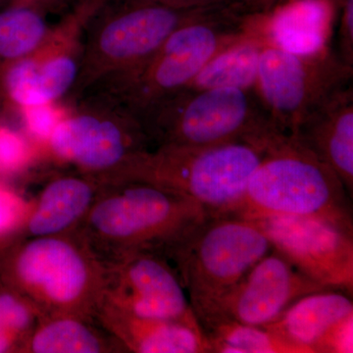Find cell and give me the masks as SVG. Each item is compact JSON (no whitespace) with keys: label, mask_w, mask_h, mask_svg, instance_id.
<instances>
[{"label":"cell","mask_w":353,"mask_h":353,"mask_svg":"<svg viewBox=\"0 0 353 353\" xmlns=\"http://www.w3.org/2000/svg\"><path fill=\"white\" fill-rule=\"evenodd\" d=\"M273 250L253 221L208 216L166 252L201 328L221 299Z\"/></svg>","instance_id":"obj_3"},{"label":"cell","mask_w":353,"mask_h":353,"mask_svg":"<svg viewBox=\"0 0 353 353\" xmlns=\"http://www.w3.org/2000/svg\"><path fill=\"white\" fill-rule=\"evenodd\" d=\"M32 150L24 137L10 128L0 127V172L12 173L24 168Z\"/></svg>","instance_id":"obj_25"},{"label":"cell","mask_w":353,"mask_h":353,"mask_svg":"<svg viewBox=\"0 0 353 353\" xmlns=\"http://www.w3.org/2000/svg\"><path fill=\"white\" fill-rule=\"evenodd\" d=\"M114 185L113 194L95 204L88 220L95 233L113 241L123 255L165 253L208 216L196 202L154 183L126 180Z\"/></svg>","instance_id":"obj_8"},{"label":"cell","mask_w":353,"mask_h":353,"mask_svg":"<svg viewBox=\"0 0 353 353\" xmlns=\"http://www.w3.org/2000/svg\"><path fill=\"white\" fill-rule=\"evenodd\" d=\"M152 145L266 143L275 132L254 90L183 88L138 115Z\"/></svg>","instance_id":"obj_4"},{"label":"cell","mask_w":353,"mask_h":353,"mask_svg":"<svg viewBox=\"0 0 353 353\" xmlns=\"http://www.w3.org/2000/svg\"><path fill=\"white\" fill-rule=\"evenodd\" d=\"M266 143L157 146L146 153L130 180L154 183L187 197L208 216L234 215L243 204L248 180L261 161Z\"/></svg>","instance_id":"obj_5"},{"label":"cell","mask_w":353,"mask_h":353,"mask_svg":"<svg viewBox=\"0 0 353 353\" xmlns=\"http://www.w3.org/2000/svg\"><path fill=\"white\" fill-rule=\"evenodd\" d=\"M13 343V336L6 333L0 332V352H6L10 348Z\"/></svg>","instance_id":"obj_32"},{"label":"cell","mask_w":353,"mask_h":353,"mask_svg":"<svg viewBox=\"0 0 353 353\" xmlns=\"http://www.w3.org/2000/svg\"><path fill=\"white\" fill-rule=\"evenodd\" d=\"M15 277L26 294L60 315L73 316L99 292V275L88 255L73 241L38 236L20 250Z\"/></svg>","instance_id":"obj_11"},{"label":"cell","mask_w":353,"mask_h":353,"mask_svg":"<svg viewBox=\"0 0 353 353\" xmlns=\"http://www.w3.org/2000/svg\"><path fill=\"white\" fill-rule=\"evenodd\" d=\"M211 352L299 353L264 327L222 320L204 331Z\"/></svg>","instance_id":"obj_23"},{"label":"cell","mask_w":353,"mask_h":353,"mask_svg":"<svg viewBox=\"0 0 353 353\" xmlns=\"http://www.w3.org/2000/svg\"><path fill=\"white\" fill-rule=\"evenodd\" d=\"M350 197L331 168L292 134L276 132L267 141L234 216L317 218L353 233Z\"/></svg>","instance_id":"obj_2"},{"label":"cell","mask_w":353,"mask_h":353,"mask_svg":"<svg viewBox=\"0 0 353 353\" xmlns=\"http://www.w3.org/2000/svg\"><path fill=\"white\" fill-rule=\"evenodd\" d=\"M325 290L329 289L306 277L273 248L221 299L202 330L222 320L265 327L297 299Z\"/></svg>","instance_id":"obj_13"},{"label":"cell","mask_w":353,"mask_h":353,"mask_svg":"<svg viewBox=\"0 0 353 353\" xmlns=\"http://www.w3.org/2000/svg\"><path fill=\"white\" fill-rule=\"evenodd\" d=\"M94 196V187L85 179L64 176L53 181L30 216V234L38 238L61 233L87 213Z\"/></svg>","instance_id":"obj_19"},{"label":"cell","mask_w":353,"mask_h":353,"mask_svg":"<svg viewBox=\"0 0 353 353\" xmlns=\"http://www.w3.org/2000/svg\"><path fill=\"white\" fill-rule=\"evenodd\" d=\"M34 322V311L12 294H0V332L14 336L27 331Z\"/></svg>","instance_id":"obj_26"},{"label":"cell","mask_w":353,"mask_h":353,"mask_svg":"<svg viewBox=\"0 0 353 353\" xmlns=\"http://www.w3.org/2000/svg\"><path fill=\"white\" fill-rule=\"evenodd\" d=\"M114 306L148 319L197 320L173 265L163 253L150 250L123 256L116 271Z\"/></svg>","instance_id":"obj_14"},{"label":"cell","mask_w":353,"mask_h":353,"mask_svg":"<svg viewBox=\"0 0 353 353\" xmlns=\"http://www.w3.org/2000/svg\"><path fill=\"white\" fill-rule=\"evenodd\" d=\"M220 7L105 0L85 29L80 73L72 92L79 99L85 92L119 87L150 61L172 32Z\"/></svg>","instance_id":"obj_1"},{"label":"cell","mask_w":353,"mask_h":353,"mask_svg":"<svg viewBox=\"0 0 353 353\" xmlns=\"http://www.w3.org/2000/svg\"><path fill=\"white\" fill-rule=\"evenodd\" d=\"M101 334L73 316L62 315L39 327L30 350L34 353H99L106 352Z\"/></svg>","instance_id":"obj_22"},{"label":"cell","mask_w":353,"mask_h":353,"mask_svg":"<svg viewBox=\"0 0 353 353\" xmlns=\"http://www.w3.org/2000/svg\"><path fill=\"white\" fill-rule=\"evenodd\" d=\"M24 117L26 127L34 138L48 143L51 134L63 120L68 109L54 103L38 104L20 108Z\"/></svg>","instance_id":"obj_24"},{"label":"cell","mask_w":353,"mask_h":353,"mask_svg":"<svg viewBox=\"0 0 353 353\" xmlns=\"http://www.w3.org/2000/svg\"><path fill=\"white\" fill-rule=\"evenodd\" d=\"M68 109L48 145L59 159L114 183L130 179L152 143L136 114L99 94Z\"/></svg>","instance_id":"obj_7"},{"label":"cell","mask_w":353,"mask_h":353,"mask_svg":"<svg viewBox=\"0 0 353 353\" xmlns=\"http://www.w3.org/2000/svg\"><path fill=\"white\" fill-rule=\"evenodd\" d=\"M248 14L239 4L220 7L181 26L138 73L112 90L97 92L139 114L183 90L206 64L230 46L250 38Z\"/></svg>","instance_id":"obj_6"},{"label":"cell","mask_w":353,"mask_h":353,"mask_svg":"<svg viewBox=\"0 0 353 353\" xmlns=\"http://www.w3.org/2000/svg\"><path fill=\"white\" fill-rule=\"evenodd\" d=\"M290 134L336 173L352 199V85L334 94Z\"/></svg>","instance_id":"obj_17"},{"label":"cell","mask_w":353,"mask_h":353,"mask_svg":"<svg viewBox=\"0 0 353 353\" xmlns=\"http://www.w3.org/2000/svg\"><path fill=\"white\" fill-rule=\"evenodd\" d=\"M43 11L11 6L0 12V61L4 65L26 57L43 43L51 28Z\"/></svg>","instance_id":"obj_21"},{"label":"cell","mask_w":353,"mask_h":353,"mask_svg":"<svg viewBox=\"0 0 353 353\" xmlns=\"http://www.w3.org/2000/svg\"><path fill=\"white\" fill-rule=\"evenodd\" d=\"M105 0H78L32 53L4 65L3 87L19 108L54 103L75 87L87 26Z\"/></svg>","instance_id":"obj_10"},{"label":"cell","mask_w":353,"mask_h":353,"mask_svg":"<svg viewBox=\"0 0 353 353\" xmlns=\"http://www.w3.org/2000/svg\"><path fill=\"white\" fill-rule=\"evenodd\" d=\"M339 1L285 0L266 12L248 14L265 44L303 54L328 48Z\"/></svg>","instance_id":"obj_15"},{"label":"cell","mask_w":353,"mask_h":353,"mask_svg":"<svg viewBox=\"0 0 353 353\" xmlns=\"http://www.w3.org/2000/svg\"><path fill=\"white\" fill-rule=\"evenodd\" d=\"M352 318V294L341 290H325L297 299L264 328L299 353H329L334 336Z\"/></svg>","instance_id":"obj_16"},{"label":"cell","mask_w":353,"mask_h":353,"mask_svg":"<svg viewBox=\"0 0 353 353\" xmlns=\"http://www.w3.org/2000/svg\"><path fill=\"white\" fill-rule=\"evenodd\" d=\"M11 6L32 7L43 12L60 10L67 4V0H11Z\"/></svg>","instance_id":"obj_30"},{"label":"cell","mask_w":353,"mask_h":353,"mask_svg":"<svg viewBox=\"0 0 353 353\" xmlns=\"http://www.w3.org/2000/svg\"><path fill=\"white\" fill-rule=\"evenodd\" d=\"M341 16L339 32V57L353 66V0H340Z\"/></svg>","instance_id":"obj_27"},{"label":"cell","mask_w":353,"mask_h":353,"mask_svg":"<svg viewBox=\"0 0 353 353\" xmlns=\"http://www.w3.org/2000/svg\"><path fill=\"white\" fill-rule=\"evenodd\" d=\"M264 44L259 38H250L230 46L213 57L185 88L254 90Z\"/></svg>","instance_id":"obj_20"},{"label":"cell","mask_w":353,"mask_h":353,"mask_svg":"<svg viewBox=\"0 0 353 353\" xmlns=\"http://www.w3.org/2000/svg\"><path fill=\"white\" fill-rule=\"evenodd\" d=\"M170 6L182 8H208L239 4L240 0H160Z\"/></svg>","instance_id":"obj_29"},{"label":"cell","mask_w":353,"mask_h":353,"mask_svg":"<svg viewBox=\"0 0 353 353\" xmlns=\"http://www.w3.org/2000/svg\"><path fill=\"white\" fill-rule=\"evenodd\" d=\"M353 66L325 48L294 53L264 44L254 90L272 124L292 134L336 92L352 85Z\"/></svg>","instance_id":"obj_9"},{"label":"cell","mask_w":353,"mask_h":353,"mask_svg":"<svg viewBox=\"0 0 353 353\" xmlns=\"http://www.w3.org/2000/svg\"><path fill=\"white\" fill-rule=\"evenodd\" d=\"M114 332L134 352H211L208 338L197 320L148 319L114 306Z\"/></svg>","instance_id":"obj_18"},{"label":"cell","mask_w":353,"mask_h":353,"mask_svg":"<svg viewBox=\"0 0 353 353\" xmlns=\"http://www.w3.org/2000/svg\"><path fill=\"white\" fill-rule=\"evenodd\" d=\"M253 221L276 252L314 282L352 294L353 233L333 223L296 216H259Z\"/></svg>","instance_id":"obj_12"},{"label":"cell","mask_w":353,"mask_h":353,"mask_svg":"<svg viewBox=\"0 0 353 353\" xmlns=\"http://www.w3.org/2000/svg\"><path fill=\"white\" fill-rule=\"evenodd\" d=\"M285 0H240L239 4L245 13H263Z\"/></svg>","instance_id":"obj_31"},{"label":"cell","mask_w":353,"mask_h":353,"mask_svg":"<svg viewBox=\"0 0 353 353\" xmlns=\"http://www.w3.org/2000/svg\"><path fill=\"white\" fill-rule=\"evenodd\" d=\"M24 214V202L16 194L0 187V234L12 229Z\"/></svg>","instance_id":"obj_28"}]
</instances>
